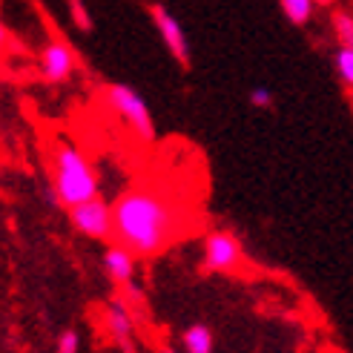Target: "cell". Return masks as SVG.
Returning a JSON list of instances; mask_svg holds the SVG:
<instances>
[{
  "label": "cell",
  "mask_w": 353,
  "mask_h": 353,
  "mask_svg": "<svg viewBox=\"0 0 353 353\" xmlns=\"http://www.w3.org/2000/svg\"><path fill=\"white\" fill-rule=\"evenodd\" d=\"M66 6H69V14H72V23L78 26V29H90L92 26V17H90V12H86V6L81 3V0H66Z\"/></svg>",
  "instance_id": "cell-14"
},
{
  "label": "cell",
  "mask_w": 353,
  "mask_h": 353,
  "mask_svg": "<svg viewBox=\"0 0 353 353\" xmlns=\"http://www.w3.org/2000/svg\"><path fill=\"white\" fill-rule=\"evenodd\" d=\"M347 101H350V107H353V86H350V90H347Z\"/></svg>",
  "instance_id": "cell-18"
},
{
  "label": "cell",
  "mask_w": 353,
  "mask_h": 353,
  "mask_svg": "<svg viewBox=\"0 0 353 353\" xmlns=\"http://www.w3.org/2000/svg\"><path fill=\"white\" fill-rule=\"evenodd\" d=\"M333 38H336L339 46H353V14L339 9L333 12Z\"/></svg>",
  "instance_id": "cell-13"
},
{
  "label": "cell",
  "mask_w": 353,
  "mask_h": 353,
  "mask_svg": "<svg viewBox=\"0 0 353 353\" xmlns=\"http://www.w3.org/2000/svg\"><path fill=\"white\" fill-rule=\"evenodd\" d=\"M107 327L118 342H127L130 333H132V319H130V310L123 302H110L107 307Z\"/></svg>",
  "instance_id": "cell-9"
},
{
  "label": "cell",
  "mask_w": 353,
  "mask_h": 353,
  "mask_svg": "<svg viewBox=\"0 0 353 353\" xmlns=\"http://www.w3.org/2000/svg\"><path fill=\"white\" fill-rule=\"evenodd\" d=\"M279 6L293 26H307L316 17V9H319L316 0H279Z\"/></svg>",
  "instance_id": "cell-10"
},
{
  "label": "cell",
  "mask_w": 353,
  "mask_h": 353,
  "mask_svg": "<svg viewBox=\"0 0 353 353\" xmlns=\"http://www.w3.org/2000/svg\"><path fill=\"white\" fill-rule=\"evenodd\" d=\"M115 239L130 247L135 256H155L172 241L175 213L164 196L147 187H132L121 192L112 204Z\"/></svg>",
  "instance_id": "cell-1"
},
{
  "label": "cell",
  "mask_w": 353,
  "mask_h": 353,
  "mask_svg": "<svg viewBox=\"0 0 353 353\" xmlns=\"http://www.w3.org/2000/svg\"><path fill=\"white\" fill-rule=\"evenodd\" d=\"M150 17H152V26L155 32L161 34V41L170 52V58L179 61V66H190V43H187V34H184V26L179 23V17H175L167 6L161 3H152L150 6Z\"/></svg>",
  "instance_id": "cell-5"
},
{
  "label": "cell",
  "mask_w": 353,
  "mask_h": 353,
  "mask_svg": "<svg viewBox=\"0 0 353 353\" xmlns=\"http://www.w3.org/2000/svg\"><path fill=\"white\" fill-rule=\"evenodd\" d=\"M184 347L187 353H213V333L204 325H192L184 333Z\"/></svg>",
  "instance_id": "cell-11"
},
{
  "label": "cell",
  "mask_w": 353,
  "mask_h": 353,
  "mask_svg": "<svg viewBox=\"0 0 353 353\" xmlns=\"http://www.w3.org/2000/svg\"><path fill=\"white\" fill-rule=\"evenodd\" d=\"M319 6H330V3H336V0H316Z\"/></svg>",
  "instance_id": "cell-17"
},
{
  "label": "cell",
  "mask_w": 353,
  "mask_h": 353,
  "mask_svg": "<svg viewBox=\"0 0 353 353\" xmlns=\"http://www.w3.org/2000/svg\"><path fill=\"white\" fill-rule=\"evenodd\" d=\"M103 101L112 110V115L127 127L138 141H152L155 138V123L150 115L147 101L141 98L127 83H107L103 86Z\"/></svg>",
  "instance_id": "cell-3"
},
{
  "label": "cell",
  "mask_w": 353,
  "mask_h": 353,
  "mask_svg": "<svg viewBox=\"0 0 353 353\" xmlns=\"http://www.w3.org/2000/svg\"><path fill=\"white\" fill-rule=\"evenodd\" d=\"M69 221H72V227H75L81 236H86V239L103 241V239L115 236V213H112V204H107L101 196L69 210Z\"/></svg>",
  "instance_id": "cell-4"
},
{
  "label": "cell",
  "mask_w": 353,
  "mask_h": 353,
  "mask_svg": "<svg viewBox=\"0 0 353 353\" xmlns=\"http://www.w3.org/2000/svg\"><path fill=\"white\" fill-rule=\"evenodd\" d=\"M52 192L66 210L98 199V172L78 147L58 144L52 152Z\"/></svg>",
  "instance_id": "cell-2"
},
{
  "label": "cell",
  "mask_w": 353,
  "mask_h": 353,
  "mask_svg": "<svg viewBox=\"0 0 353 353\" xmlns=\"http://www.w3.org/2000/svg\"><path fill=\"white\" fill-rule=\"evenodd\" d=\"M241 241L227 233V230H213L204 239V264L216 273H230L241 264Z\"/></svg>",
  "instance_id": "cell-6"
},
{
  "label": "cell",
  "mask_w": 353,
  "mask_h": 353,
  "mask_svg": "<svg viewBox=\"0 0 353 353\" xmlns=\"http://www.w3.org/2000/svg\"><path fill=\"white\" fill-rule=\"evenodd\" d=\"M58 353H78V333L63 330L58 336Z\"/></svg>",
  "instance_id": "cell-16"
},
{
  "label": "cell",
  "mask_w": 353,
  "mask_h": 353,
  "mask_svg": "<svg viewBox=\"0 0 353 353\" xmlns=\"http://www.w3.org/2000/svg\"><path fill=\"white\" fill-rule=\"evenodd\" d=\"M103 270H107V276L115 285L130 288L135 281V253L123 244L107 247V253H103Z\"/></svg>",
  "instance_id": "cell-8"
},
{
  "label": "cell",
  "mask_w": 353,
  "mask_h": 353,
  "mask_svg": "<svg viewBox=\"0 0 353 353\" xmlns=\"http://www.w3.org/2000/svg\"><path fill=\"white\" fill-rule=\"evenodd\" d=\"M250 103L256 110H270L273 107V92L268 90V86H253L250 90Z\"/></svg>",
  "instance_id": "cell-15"
},
{
  "label": "cell",
  "mask_w": 353,
  "mask_h": 353,
  "mask_svg": "<svg viewBox=\"0 0 353 353\" xmlns=\"http://www.w3.org/2000/svg\"><path fill=\"white\" fill-rule=\"evenodd\" d=\"M333 69H336V78L345 83V90L353 86V46H339L333 49Z\"/></svg>",
  "instance_id": "cell-12"
},
{
  "label": "cell",
  "mask_w": 353,
  "mask_h": 353,
  "mask_svg": "<svg viewBox=\"0 0 353 353\" xmlns=\"http://www.w3.org/2000/svg\"><path fill=\"white\" fill-rule=\"evenodd\" d=\"M75 52L69 43L63 41H49L43 49H41V75L49 81V83H63L72 78L75 72Z\"/></svg>",
  "instance_id": "cell-7"
}]
</instances>
